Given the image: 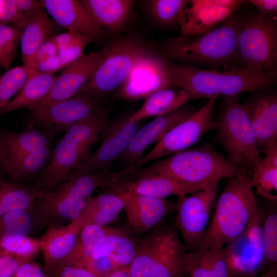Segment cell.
Returning <instances> with one entry per match:
<instances>
[{"label": "cell", "instance_id": "obj_1", "mask_svg": "<svg viewBox=\"0 0 277 277\" xmlns=\"http://www.w3.org/2000/svg\"><path fill=\"white\" fill-rule=\"evenodd\" d=\"M253 189L249 175L228 179L197 249L223 248L245 230L259 208Z\"/></svg>", "mask_w": 277, "mask_h": 277}, {"label": "cell", "instance_id": "obj_2", "mask_svg": "<svg viewBox=\"0 0 277 277\" xmlns=\"http://www.w3.org/2000/svg\"><path fill=\"white\" fill-rule=\"evenodd\" d=\"M174 88L185 89L197 98L220 94L227 97L267 88L276 82V70L268 72L246 67L220 71L184 64L171 65Z\"/></svg>", "mask_w": 277, "mask_h": 277}, {"label": "cell", "instance_id": "obj_3", "mask_svg": "<svg viewBox=\"0 0 277 277\" xmlns=\"http://www.w3.org/2000/svg\"><path fill=\"white\" fill-rule=\"evenodd\" d=\"M115 180L114 172L108 170L69 173L55 186L38 189L33 205L39 222L47 227L70 223L80 215L86 200L97 188L107 187Z\"/></svg>", "mask_w": 277, "mask_h": 277}, {"label": "cell", "instance_id": "obj_4", "mask_svg": "<svg viewBox=\"0 0 277 277\" xmlns=\"http://www.w3.org/2000/svg\"><path fill=\"white\" fill-rule=\"evenodd\" d=\"M189 257L175 227L162 223L140 240L127 268L131 277H185Z\"/></svg>", "mask_w": 277, "mask_h": 277}, {"label": "cell", "instance_id": "obj_5", "mask_svg": "<svg viewBox=\"0 0 277 277\" xmlns=\"http://www.w3.org/2000/svg\"><path fill=\"white\" fill-rule=\"evenodd\" d=\"M108 124V113L102 108L66 130L52 149L48 166L33 186L38 190L46 189L64 180L89 156Z\"/></svg>", "mask_w": 277, "mask_h": 277}, {"label": "cell", "instance_id": "obj_6", "mask_svg": "<svg viewBox=\"0 0 277 277\" xmlns=\"http://www.w3.org/2000/svg\"><path fill=\"white\" fill-rule=\"evenodd\" d=\"M238 15L220 25L192 37L179 36L169 40L167 55L191 66L216 67L241 62L238 48Z\"/></svg>", "mask_w": 277, "mask_h": 277}, {"label": "cell", "instance_id": "obj_7", "mask_svg": "<svg viewBox=\"0 0 277 277\" xmlns=\"http://www.w3.org/2000/svg\"><path fill=\"white\" fill-rule=\"evenodd\" d=\"M135 172L137 174L162 175L201 186L242 173L227 158L209 146L175 153L166 159L156 160L147 167Z\"/></svg>", "mask_w": 277, "mask_h": 277}, {"label": "cell", "instance_id": "obj_8", "mask_svg": "<svg viewBox=\"0 0 277 277\" xmlns=\"http://www.w3.org/2000/svg\"><path fill=\"white\" fill-rule=\"evenodd\" d=\"M216 123L214 139L224 149L227 159L242 173L250 175L262 157L245 106L234 96L227 97Z\"/></svg>", "mask_w": 277, "mask_h": 277}, {"label": "cell", "instance_id": "obj_9", "mask_svg": "<svg viewBox=\"0 0 277 277\" xmlns=\"http://www.w3.org/2000/svg\"><path fill=\"white\" fill-rule=\"evenodd\" d=\"M238 48L244 67L276 70L277 23L275 17L260 11L238 15Z\"/></svg>", "mask_w": 277, "mask_h": 277}, {"label": "cell", "instance_id": "obj_10", "mask_svg": "<svg viewBox=\"0 0 277 277\" xmlns=\"http://www.w3.org/2000/svg\"><path fill=\"white\" fill-rule=\"evenodd\" d=\"M108 46L104 61L77 94L102 101L120 87L136 62L149 51L142 41L133 36L115 39Z\"/></svg>", "mask_w": 277, "mask_h": 277}, {"label": "cell", "instance_id": "obj_11", "mask_svg": "<svg viewBox=\"0 0 277 277\" xmlns=\"http://www.w3.org/2000/svg\"><path fill=\"white\" fill-rule=\"evenodd\" d=\"M218 96L214 95L209 98L202 108L170 129L139 161L124 168V173L131 175L150 162L186 150L195 144L208 131L215 129L217 123L212 119V111Z\"/></svg>", "mask_w": 277, "mask_h": 277}, {"label": "cell", "instance_id": "obj_12", "mask_svg": "<svg viewBox=\"0 0 277 277\" xmlns=\"http://www.w3.org/2000/svg\"><path fill=\"white\" fill-rule=\"evenodd\" d=\"M220 182L213 181L189 196L177 197L174 226L180 231L189 252L196 251L203 238L216 202Z\"/></svg>", "mask_w": 277, "mask_h": 277}, {"label": "cell", "instance_id": "obj_13", "mask_svg": "<svg viewBox=\"0 0 277 277\" xmlns=\"http://www.w3.org/2000/svg\"><path fill=\"white\" fill-rule=\"evenodd\" d=\"M265 211V207H259L245 230L224 247L230 277H257L265 269L263 234Z\"/></svg>", "mask_w": 277, "mask_h": 277}, {"label": "cell", "instance_id": "obj_14", "mask_svg": "<svg viewBox=\"0 0 277 277\" xmlns=\"http://www.w3.org/2000/svg\"><path fill=\"white\" fill-rule=\"evenodd\" d=\"M102 101L76 94L68 99L29 110V122L49 133L65 132L103 108Z\"/></svg>", "mask_w": 277, "mask_h": 277}, {"label": "cell", "instance_id": "obj_15", "mask_svg": "<svg viewBox=\"0 0 277 277\" xmlns=\"http://www.w3.org/2000/svg\"><path fill=\"white\" fill-rule=\"evenodd\" d=\"M174 88L170 64L150 51L134 64L120 87L119 96L127 100H138L152 93Z\"/></svg>", "mask_w": 277, "mask_h": 277}, {"label": "cell", "instance_id": "obj_16", "mask_svg": "<svg viewBox=\"0 0 277 277\" xmlns=\"http://www.w3.org/2000/svg\"><path fill=\"white\" fill-rule=\"evenodd\" d=\"M248 3L245 0H188L178 23L181 36L192 37L209 31Z\"/></svg>", "mask_w": 277, "mask_h": 277}, {"label": "cell", "instance_id": "obj_17", "mask_svg": "<svg viewBox=\"0 0 277 277\" xmlns=\"http://www.w3.org/2000/svg\"><path fill=\"white\" fill-rule=\"evenodd\" d=\"M129 116L108 124L102 133V142L97 149L70 173L80 174L108 170L109 166L120 159L140 127L141 122H130Z\"/></svg>", "mask_w": 277, "mask_h": 277}, {"label": "cell", "instance_id": "obj_18", "mask_svg": "<svg viewBox=\"0 0 277 277\" xmlns=\"http://www.w3.org/2000/svg\"><path fill=\"white\" fill-rule=\"evenodd\" d=\"M108 52L107 45L97 52L84 54L66 66L60 74L56 75L48 95L36 107L65 100L76 95L92 77Z\"/></svg>", "mask_w": 277, "mask_h": 277}, {"label": "cell", "instance_id": "obj_19", "mask_svg": "<svg viewBox=\"0 0 277 277\" xmlns=\"http://www.w3.org/2000/svg\"><path fill=\"white\" fill-rule=\"evenodd\" d=\"M195 111L192 108L184 105L172 112L156 117L139 128L118 159L120 163L127 167L139 161L151 145L156 143L170 129L188 118Z\"/></svg>", "mask_w": 277, "mask_h": 277}, {"label": "cell", "instance_id": "obj_20", "mask_svg": "<svg viewBox=\"0 0 277 277\" xmlns=\"http://www.w3.org/2000/svg\"><path fill=\"white\" fill-rule=\"evenodd\" d=\"M124 206L129 226L135 232L147 233L161 224L164 217L176 208L165 200L125 191Z\"/></svg>", "mask_w": 277, "mask_h": 277}, {"label": "cell", "instance_id": "obj_21", "mask_svg": "<svg viewBox=\"0 0 277 277\" xmlns=\"http://www.w3.org/2000/svg\"><path fill=\"white\" fill-rule=\"evenodd\" d=\"M42 7L61 28L101 39L107 32L94 21L81 1L42 0Z\"/></svg>", "mask_w": 277, "mask_h": 277}, {"label": "cell", "instance_id": "obj_22", "mask_svg": "<svg viewBox=\"0 0 277 277\" xmlns=\"http://www.w3.org/2000/svg\"><path fill=\"white\" fill-rule=\"evenodd\" d=\"M206 186L186 184L159 174L136 173L134 180L123 177L109 187L112 188V190L129 191L165 199L171 195L179 197L191 194L204 189Z\"/></svg>", "mask_w": 277, "mask_h": 277}, {"label": "cell", "instance_id": "obj_23", "mask_svg": "<svg viewBox=\"0 0 277 277\" xmlns=\"http://www.w3.org/2000/svg\"><path fill=\"white\" fill-rule=\"evenodd\" d=\"M244 105L255 132L260 151L277 143L276 95H260Z\"/></svg>", "mask_w": 277, "mask_h": 277}, {"label": "cell", "instance_id": "obj_24", "mask_svg": "<svg viewBox=\"0 0 277 277\" xmlns=\"http://www.w3.org/2000/svg\"><path fill=\"white\" fill-rule=\"evenodd\" d=\"M83 226L78 218L66 224L48 226L39 239L44 255V269L47 271L63 262L70 253Z\"/></svg>", "mask_w": 277, "mask_h": 277}, {"label": "cell", "instance_id": "obj_25", "mask_svg": "<svg viewBox=\"0 0 277 277\" xmlns=\"http://www.w3.org/2000/svg\"><path fill=\"white\" fill-rule=\"evenodd\" d=\"M61 28L42 7L22 30L19 44L23 65L35 70L37 51L48 38L58 34Z\"/></svg>", "mask_w": 277, "mask_h": 277}, {"label": "cell", "instance_id": "obj_26", "mask_svg": "<svg viewBox=\"0 0 277 277\" xmlns=\"http://www.w3.org/2000/svg\"><path fill=\"white\" fill-rule=\"evenodd\" d=\"M54 135L28 123L20 132L0 131V162L18 157L51 145Z\"/></svg>", "mask_w": 277, "mask_h": 277}, {"label": "cell", "instance_id": "obj_27", "mask_svg": "<svg viewBox=\"0 0 277 277\" xmlns=\"http://www.w3.org/2000/svg\"><path fill=\"white\" fill-rule=\"evenodd\" d=\"M198 98L185 89H161L146 97L142 107L129 116V121L137 122L144 118L166 115L183 107L189 101Z\"/></svg>", "mask_w": 277, "mask_h": 277}, {"label": "cell", "instance_id": "obj_28", "mask_svg": "<svg viewBox=\"0 0 277 277\" xmlns=\"http://www.w3.org/2000/svg\"><path fill=\"white\" fill-rule=\"evenodd\" d=\"M96 23L107 33L117 32L128 22L135 1L81 0Z\"/></svg>", "mask_w": 277, "mask_h": 277}, {"label": "cell", "instance_id": "obj_29", "mask_svg": "<svg viewBox=\"0 0 277 277\" xmlns=\"http://www.w3.org/2000/svg\"><path fill=\"white\" fill-rule=\"evenodd\" d=\"M124 206L123 193L110 191L88 197L77 218L83 227L87 224L106 226L118 217Z\"/></svg>", "mask_w": 277, "mask_h": 277}, {"label": "cell", "instance_id": "obj_30", "mask_svg": "<svg viewBox=\"0 0 277 277\" xmlns=\"http://www.w3.org/2000/svg\"><path fill=\"white\" fill-rule=\"evenodd\" d=\"M56 75L55 74L36 72L24 84L19 92L3 108L0 116L8 113L38 105L48 95Z\"/></svg>", "mask_w": 277, "mask_h": 277}, {"label": "cell", "instance_id": "obj_31", "mask_svg": "<svg viewBox=\"0 0 277 277\" xmlns=\"http://www.w3.org/2000/svg\"><path fill=\"white\" fill-rule=\"evenodd\" d=\"M52 150L50 145L33 152L1 161L0 168L17 183L36 176L38 178L48 166Z\"/></svg>", "mask_w": 277, "mask_h": 277}, {"label": "cell", "instance_id": "obj_32", "mask_svg": "<svg viewBox=\"0 0 277 277\" xmlns=\"http://www.w3.org/2000/svg\"><path fill=\"white\" fill-rule=\"evenodd\" d=\"M136 245L133 239L120 229L100 240L88 259L108 258L121 267H128L135 257Z\"/></svg>", "mask_w": 277, "mask_h": 277}, {"label": "cell", "instance_id": "obj_33", "mask_svg": "<svg viewBox=\"0 0 277 277\" xmlns=\"http://www.w3.org/2000/svg\"><path fill=\"white\" fill-rule=\"evenodd\" d=\"M187 273L189 277H230L224 248L190 252Z\"/></svg>", "mask_w": 277, "mask_h": 277}, {"label": "cell", "instance_id": "obj_34", "mask_svg": "<svg viewBox=\"0 0 277 277\" xmlns=\"http://www.w3.org/2000/svg\"><path fill=\"white\" fill-rule=\"evenodd\" d=\"M119 229L107 225L87 224L84 226L77 235L71 252L61 263L81 266L90 257L93 248L100 240Z\"/></svg>", "mask_w": 277, "mask_h": 277}, {"label": "cell", "instance_id": "obj_35", "mask_svg": "<svg viewBox=\"0 0 277 277\" xmlns=\"http://www.w3.org/2000/svg\"><path fill=\"white\" fill-rule=\"evenodd\" d=\"M38 190L33 185H25L5 180L0 181V218L12 211L25 209L32 205Z\"/></svg>", "mask_w": 277, "mask_h": 277}, {"label": "cell", "instance_id": "obj_36", "mask_svg": "<svg viewBox=\"0 0 277 277\" xmlns=\"http://www.w3.org/2000/svg\"><path fill=\"white\" fill-rule=\"evenodd\" d=\"M39 223L33 204L28 208L10 212L0 218V235L29 236Z\"/></svg>", "mask_w": 277, "mask_h": 277}, {"label": "cell", "instance_id": "obj_37", "mask_svg": "<svg viewBox=\"0 0 277 277\" xmlns=\"http://www.w3.org/2000/svg\"><path fill=\"white\" fill-rule=\"evenodd\" d=\"M251 174L252 184L259 194L269 201H276L277 165L262 157L253 166Z\"/></svg>", "mask_w": 277, "mask_h": 277}, {"label": "cell", "instance_id": "obj_38", "mask_svg": "<svg viewBox=\"0 0 277 277\" xmlns=\"http://www.w3.org/2000/svg\"><path fill=\"white\" fill-rule=\"evenodd\" d=\"M36 72L24 65L8 69L0 75V109L4 107Z\"/></svg>", "mask_w": 277, "mask_h": 277}, {"label": "cell", "instance_id": "obj_39", "mask_svg": "<svg viewBox=\"0 0 277 277\" xmlns=\"http://www.w3.org/2000/svg\"><path fill=\"white\" fill-rule=\"evenodd\" d=\"M266 208L263 225L265 269H277V211L275 202Z\"/></svg>", "mask_w": 277, "mask_h": 277}, {"label": "cell", "instance_id": "obj_40", "mask_svg": "<svg viewBox=\"0 0 277 277\" xmlns=\"http://www.w3.org/2000/svg\"><path fill=\"white\" fill-rule=\"evenodd\" d=\"M41 250L40 240L30 236L0 235V255L33 259Z\"/></svg>", "mask_w": 277, "mask_h": 277}, {"label": "cell", "instance_id": "obj_41", "mask_svg": "<svg viewBox=\"0 0 277 277\" xmlns=\"http://www.w3.org/2000/svg\"><path fill=\"white\" fill-rule=\"evenodd\" d=\"M22 28L14 24H0V66L9 69L16 54Z\"/></svg>", "mask_w": 277, "mask_h": 277}, {"label": "cell", "instance_id": "obj_42", "mask_svg": "<svg viewBox=\"0 0 277 277\" xmlns=\"http://www.w3.org/2000/svg\"><path fill=\"white\" fill-rule=\"evenodd\" d=\"M188 1L152 0L149 1L152 16L159 23L164 25L178 24Z\"/></svg>", "mask_w": 277, "mask_h": 277}, {"label": "cell", "instance_id": "obj_43", "mask_svg": "<svg viewBox=\"0 0 277 277\" xmlns=\"http://www.w3.org/2000/svg\"><path fill=\"white\" fill-rule=\"evenodd\" d=\"M49 277H106L101 276L80 266L60 263L46 271Z\"/></svg>", "mask_w": 277, "mask_h": 277}, {"label": "cell", "instance_id": "obj_44", "mask_svg": "<svg viewBox=\"0 0 277 277\" xmlns=\"http://www.w3.org/2000/svg\"><path fill=\"white\" fill-rule=\"evenodd\" d=\"M80 267L85 268L101 276H106L121 267L108 258L97 259H88Z\"/></svg>", "mask_w": 277, "mask_h": 277}, {"label": "cell", "instance_id": "obj_45", "mask_svg": "<svg viewBox=\"0 0 277 277\" xmlns=\"http://www.w3.org/2000/svg\"><path fill=\"white\" fill-rule=\"evenodd\" d=\"M32 260L9 255H0V277H11L21 264Z\"/></svg>", "mask_w": 277, "mask_h": 277}, {"label": "cell", "instance_id": "obj_46", "mask_svg": "<svg viewBox=\"0 0 277 277\" xmlns=\"http://www.w3.org/2000/svg\"><path fill=\"white\" fill-rule=\"evenodd\" d=\"M11 277H49L47 273L32 260L21 264Z\"/></svg>", "mask_w": 277, "mask_h": 277}, {"label": "cell", "instance_id": "obj_47", "mask_svg": "<svg viewBox=\"0 0 277 277\" xmlns=\"http://www.w3.org/2000/svg\"><path fill=\"white\" fill-rule=\"evenodd\" d=\"M14 2L21 12L25 25L42 7L40 1H38L14 0Z\"/></svg>", "mask_w": 277, "mask_h": 277}, {"label": "cell", "instance_id": "obj_48", "mask_svg": "<svg viewBox=\"0 0 277 277\" xmlns=\"http://www.w3.org/2000/svg\"><path fill=\"white\" fill-rule=\"evenodd\" d=\"M54 35L48 38L41 46L35 55L36 64L58 55V50L54 39Z\"/></svg>", "mask_w": 277, "mask_h": 277}, {"label": "cell", "instance_id": "obj_49", "mask_svg": "<svg viewBox=\"0 0 277 277\" xmlns=\"http://www.w3.org/2000/svg\"><path fill=\"white\" fill-rule=\"evenodd\" d=\"M63 68H64L57 55L46 61L37 63L35 70L39 73L55 74L56 72Z\"/></svg>", "mask_w": 277, "mask_h": 277}, {"label": "cell", "instance_id": "obj_50", "mask_svg": "<svg viewBox=\"0 0 277 277\" xmlns=\"http://www.w3.org/2000/svg\"><path fill=\"white\" fill-rule=\"evenodd\" d=\"M248 2L256 7L260 12L275 17L277 12V1L250 0Z\"/></svg>", "mask_w": 277, "mask_h": 277}, {"label": "cell", "instance_id": "obj_51", "mask_svg": "<svg viewBox=\"0 0 277 277\" xmlns=\"http://www.w3.org/2000/svg\"><path fill=\"white\" fill-rule=\"evenodd\" d=\"M106 277H131L127 267H120L116 269Z\"/></svg>", "mask_w": 277, "mask_h": 277}, {"label": "cell", "instance_id": "obj_52", "mask_svg": "<svg viewBox=\"0 0 277 277\" xmlns=\"http://www.w3.org/2000/svg\"><path fill=\"white\" fill-rule=\"evenodd\" d=\"M257 277H277V269L269 268Z\"/></svg>", "mask_w": 277, "mask_h": 277}, {"label": "cell", "instance_id": "obj_53", "mask_svg": "<svg viewBox=\"0 0 277 277\" xmlns=\"http://www.w3.org/2000/svg\"><path fill=\"white\" fill-rule=\"evenodd\" d=\"M4 1H0V14H1L3 7H4Z\"/></svg>", "mask_w": 277, "mask_h": 277}, {"label": "cell", "instance_id": "obj_54", "mask_svg": "<svg viewBox=\"0 0 277 277\" xmlns=\"http://www.w3.org/2000/svg\"><path fill=\"white\" fill-rule=\"evenodd\" d=\"M4 179H3L2 176V170L0 168V181L3 180Z\"/></svg>", "mask_w": 277, "mask_h": 277}]
</instances>
